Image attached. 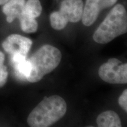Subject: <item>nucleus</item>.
<instances>
[{
	"label": "nucleus",
	"instance_id": "nucleus-5",
	"mask_svg": "<svg viewBox=\"0 0 127 127\" xmlns=\"http://www.w3.org/2000/svg\"><path fill=\"white\" fill-rule=\"evenodd\" d=\"M32 44V40L28 38L18 34H11L5 39L2 46L11 56L22 55L27 57Z\"/></svg>",
	"mask_w": 127,
	"mask_h": 127
},
{
	"label": "nucleus",
	"instance_id": "nucleus-6",
	"mask_svg": "<svg viewBox=\"0 0 127 127\" xmlns=\"http://www.w3.org/2000/svg\"><path fill=\"white\" fill-rule=\"evenodd\" d=\"M84 4L82 0H64L59 11L70 23H78L81 20Z\"/></svg>",
	"mask_w": 127,
	"mask_h": 127
},
{
	"label": "nucleus",
	"instance_id": "nucleus-7",
	"mask_svg": "<svg viewBox=\"0 0 127 127\" xmlns=\"http://www.w3.org/2000/svg\"><path fill=\"white\" fill-rule=\"evenodd\" d=\"M101 0H87L83 8L82 15V23L85 26H91L97 18L99 13L100 2Z\"/></svg>",
	"mask_w": 127,
	"mask_h": 127
},
{
	"label": "nucleus",
	"instance_id": "nucleus-12",
	"mask_svg": "<svg viewBox=\"0 0 127 127\" xmlns=\"http://www.w3.org/2000/svg\"><path fill=\"white\" fill-rule=\"evenodd\" d=\"M50 19L52 27L56 30L64 29L68 23L60 11H54L51 14Z\"/></svg>",
	"mask_w": 127,
	"mask_h": 127
},
{
	"label": "nucleus",
	"instance_id": "nucleus-2",
	"mask_svg": "<svg viewBox=\"0 0 127 127\" xmlns=\"http://www.w3.org/2000/svg\"><path fill=\"white\" fill-rule=\"evenodd\" d=\"M127 31V14L123 5L117 4L98 27L93 39L99 44H107Z\"/></svg>",
	"mask_w": 127,
	"mask_h": 127
},
{
	"label": "nucleus",
	"instance_id": "nucleus-8",
	"mask_svg": "<svg viewBox=\"0 0 127 127\" xmlns=\"http://www.w3.org/2000/svg\"><path fill=\"white\" fill-rule=\"evenodd\" d=\"M25 0H8L2 7V12L7 15L8 23L18 18L24 8Z\"/></svg>",
	"mask_w": 127,
	"mask_h": 127
},
{
	"label": "nucleus",
	"instance_id": "nucleus-11",
	"mask_svg": "<svg viewBox=\"0 0 127 127\" xmlns=\"http://www.w3.org/2000/svg\"><path fill=\"white\" fill-rule=\"evenodd\" d=\"M23 12L32 18H36L41 15L42 6L39 0H27L25 2Z\"/></svg>",
	"mask_w": 127,
	"mask_h": 127
},
{
	"label": "nucleus",
	"instance_id": "nucleus-16",
	"mask_svg": "<svg viewBox=\"0 0 127 127\" xmlns=\"http://www.w3.org/2000/svg\"><path fill=\"white\" fill-rule=\"evenodd\" d=\"M117 0H101L100 2V9L110 7L117 2Z\"/></svg>",
	"mask_w": 127,
	"mask_h": 127
},
{
	"label": "nucleus",
	"instance_id": "nucleus-17",
	"mask_svg": "<svg viewBox=\"0 0 127 127\" xmlns=\"http://www.w3.org/2000/svg\"><path fill=\"white\" fill-rule=\"evenodd\" d=\"M8 1V0H0V5L5 4Z\"/></svg>",
	"mask_w": 127,
	"mask_h": 127
},
{
	"label": "nucleus",
	"instance_id": "nucleus-3",
	"mask_svg": "<svg viewBox=\"0 0 127 127\" xmlns=\"http://www.w3.org/2000/svg\"><path fill=\"white\" fill-rule=\"evenodd\" d=\"M61 58V52L56 47L50 45L42 46L28 60L31 71L27 79L32 83L38 82L58 66Z\"/></svg>",
	"mask_w": 127,
	"mask_h": 127
},
{
	"label": "nucleus",
	"instance_id": "nucleus-10",
	"mask_svg": "<svg viewBox=\"0 0 127 127\" xmlns=\"http://www.w3.org/2000/svg\"><path fill=\"white\" fill-rule=\"evenodd\" d=\"M18 19L20 21L21 28L24 32L30 34L36 31L38 25L35 18H32L24 12H22Z\"/></svg>",
	"mask_w": 127,
	"mask_h": 127
},
{
	"label": "nucleus",
	"instance_id": "nucleus-13",
	"mask_svg": "<svg viewBox=\"0 0 127 127\" xmlns=\"http://www.w3.org/2000/svg\"><path fill=\"white\" fill-rule=\"evenodd\" d=\"M16 72L20 77L27 78L29 75L31 71V64L28 60H22L17 63H13Z\"/></svg>",
	"mask_w": 127,
	"mask_h": 127
},
{
	"label": "nucleus",
	"instance_id": "nucleus-14",
	"mask_svg": "<svg viewBox=\"0 0 127 127\" xmlns=\"http://www.w3.org/2000/svg\"><path fill=\"white\" fill-rule=\"evenodd\" d=\"M4 54L0 51V88L2 87L6 84L8 75L7 68L4 65Z\"/></svg>",
	"mask_w": 127,
	"mask_h": 127
},
{
	"label": "nucleus",
	"instance_id": "nucleus-4",
	"mask_svg": "<svg viewBox=\"0 0 127 127\" xmlns=\"http://www.w3.org/2000/svg\"><path fill=\"white\" fill-rule=\"evenodd\" d=\"M98 74L103 81L109 84H126L127 64L117 58H111L100 66Z\"/></svg>",
	"mask_w": 127,
	"mask_h": 127
},
{
	"label": "nucleus",
	"instance_id": "nucleus-1",
	"mask_svg": "<svg viewBox=\"0 0 127 127\" xmlns=\"http://www.w3.org/2000/svg\"><path fill=\"white\" fill-rule=\"evenodd\" d=\"M65 100L58 95L46 97L31 111L27 118L31 127H48L63 118L66 112Z\"/></svg>",
	"mask_w": 127,
	"mask_h": 127
},
{
	"label": "nucleus",
	"instance_id": "nucleus-15",
	"mask_svg": "<svg viewBox=\"0 0 127 127\" xmlns=\"http://www.w3.org/2000/svg\"><path fill=\"white\" fill-rule=\"evenodd\" d=\"M118 103L120 107L123 108L124 110L127 111V90H125L120 95L118 99Z\"/></svg>",
	"mask_w": 127,
	"mask_h": 127
},
{
	"label": "nucleus",
	"instance_id": "nucleus-9",
	"mask_svg": "<svg viewBox=\"0 0 127 127\" xmlns=\"http://www.w3.org/2000/svg\"><path fill=\"white\" fill-rule=\"evenodd\" d=\"M99 127H120L121 122L118 114L113 111H107L100 114L96 119Z\"/></svg>",
	"mask_w": 127,
	"mask_h": 127
}]
</instances>
